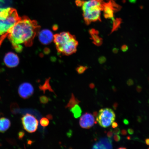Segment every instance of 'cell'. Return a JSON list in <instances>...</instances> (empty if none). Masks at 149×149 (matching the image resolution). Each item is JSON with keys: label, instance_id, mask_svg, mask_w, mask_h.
<instances>
[{"label": "cell", "instance_id": "cell-1", "mask_svg": "<svg viewBox=\"0 0 149 149\" xmlns=\"http://www.w3.org/2000/svg\"><path fill=\"white\" fill-rule=\"evenodd\" d=\"M40 29L36 20L24 16L11 29L7 36L15 50L20 53L23 50V45L27 47L32 45L33 40Z\"/></svg>", "mask_w": 149, "mask_h": 149}, {"label": "cell", "instance_id": "cell-2", "mask_svg": "<svg viewBox=\"0 0 149 149\" xmlns=\"http://www.w3.org/2000/svg\"><path fill=\"white\" fill-rule=\"evenodd\" d=\"M53 40L58 52L63 55H71L77 51L78 42L75 36L69 32L54 35Z\"/></svg>", "mask_w": 149, "mask_h": 149}, {"label": "cell", "instance_id": "cell-3", "mask_svg": "<svg viewBox=\"0 0 149 149\" xmlns=\"http://www.w3.org/2000/svg\"><path fill=\"white\" fill-rule=\"evenodd\" d=\"M103 0L83 1L81 5L84 20L87 25L92 22H101V12L104 9Z\"/></svg>", "mask_w": 149, "mask_h": 149}, {"label": "cell", "instance_id": "cell-4", "mask_svg": "<svg viewBox=\"0 0 149 149\" xmlns=\"http://www.w3.org/2000/svg\"><path fill=\"white\" fill-rule=\"evenodd\" d=\"M16 9L9 7L0 12V44L7 36L9 31L20 19Z\"/></svg>", "mask_w": 149, "mask_h": 149}, {"label": "cell", "instance_id": "cell-5", "mask_svg": "<svg viewBox=\"0 0 149 149\" xmlns=\"http://www.w3.org/2000/svg\"><path fill=\"white\" fill-rule=\"evenodd\" d=\"M96 116V120L99 124L106 128L109 127L114 122L116 115L112 109L107 108L100 109Z\"/></svg>", "mask_w": 149, "mask_h": 149}, {"label": "cell", "instance_id": "cell-6", "mask_svg": "<svg viewBox=\"0 0 149 149\" xmlns=\"http://www.w3.org/2000/svg\"><path fill=\"white\" fill-rule=\"evenodd\" d=\"M22 124L24 130L29 133H34L38 128V121L33 115L26 113L22 117Z\"/></svg>", "mask_w": 149, "mask_h": 149}, {"label": "cell", "instance_id": "cell-7", "mask_svg": "<svg viewBox=\"0 0 149 149\" xmlns=\"http://www.w3.org/2000/svg\"><path fill=\"white\" fill-rule=\"evenodd\" d=\"M104 15L106 19L113 18L114 13L120 11L122 7L117 4L113 0L104 2L103 5Z\"/></svg>", "mask_w": 149, "mask_h": 149}, {"label": "cell", "instance_id": "cell-8", "mask_svg": "<svg viewBox=\"0 0 149 149\" xmlns=\"http://www.w3.org/2000/svg\"><path fill=\"white\" fill-rule=\"evenodd\" d=\"M34 92L33 86L31 84L24 83L20 85L18 89V94L20 97L24 99L30 97Z\"/></svg>", "mask_w": 149, "mask_h": 149}, {"label": "cell", "instance_id": "cell-9", "mask_svg": "<svg viewBox=\"0 0 149 149\" xmlns=\"http://www.w3.org/2000/svg\"><path fill=\"white\" fill-rule=\"evenodd\" d=\"M96 123L94 116L87 113L84 114L80 118L79 121L80 126L84 129H89Z\"/></svg>", "mask_w": 149, "mask_h": 149}, {"label": "cell", "instance_id": "cell-10", "mask_svg": "<svg viewBox=\"0 0 149 149\" xmlns=\"http://www.w3.org/2000/svg\"><path fill=\"white\" fill-rule=\"evenodd\" d=\"M6 65L9 68L17 66L19 63V59L16 54L9 52L6 54L3 59Z\"/></svg>", "mask_w": 149, "mask_h": 149}, {"label": "cell", "instance_id": "cell-11", "mask_svg": "<svg viewBox=\"0 0 149 149\" xmlns=\"http://www.w3.org/2000/svg\"><path fill=\"white\" fill-rule=\"evenodd\" d=\"M39 39L43 44L48 45L53 41L54 36L53 33L48 29L42 30L39 31Z\"/></svg>", "mask_w": 149, "mask_h": 149}, {"label": "cell", "instance_id": "cell-12", "mask_svg": "<svg viewBox=\"0 0 149 149\" xmlns=\"http://www.w3.org/2000/svg\"><path fill=\"white\" fill-rule=\"evenodd\" d=\"M112 140L111 139L104 138L95 144L92 149H112Z\"/></svg>", "mask_w": 149, "mask_h": 149}, {"label": "cell", "instance_id": "cell-13", "mask_svg": "<svg viewBox=\"0 0 149 149\" xmlns=\"http://www.w3.org/2000/svg\"><path fill=\"white\" fill-rule=\"evenodd\" d=\"M11 126V123L8 119L4 117L0 118V132L4 133Z\"/></svg>", "mask_w": 149, "mask_h": 149}, {"label": "cell", "instance_id": "cell-14", "mask_svg": "<svg viewBox=\"0 0 149 149\" xmlns=\"http://www.w3.org/2000/svg\"><path fill=\"white\" fill-rule=\"evenodd\" d=\"M70 111L73 113L74 118H77L81 116L82 111L81 107L77 104L70 109Z\"/></svg>", "mask_w": 149, "mask_h": 149}, {"label": "cell", "instance_id": "cell-15", "mask_svg": "<svg viewBox=\"0 0 149 149\" xmlns=\"http://www.w3.org/2000/svg\"><path fill=\"white\" fill-rule=\"evenodd\" d=\"M122 23V19L120 18H116V19H113V25L112 29L110 34H111L112 33L118 30L119 28L120 27L121 24Z\"/></svg>", "mask_w": 149, "mask_h": 149}, {"label": "cell", "instance_id": "cell-16", "mask_svg": "<svg viewBox=\"0 0 149 149\" xmlns=\"http://www.w3.org/2000/svg\"><path fill=\"white\" fill-rule=\"evenodd\" d=\"M80 102L79 100H78L77 98H76L73 94H72L71 97L69 102L67 104L65 108H67V109H68V108L70 109H71L72 108L74 107L75 105L80 103Z\"/></svg>", "mask_w": 149, "mask_h": 149}, {"label": "cell", "instance_id": "cell-17", "mask_svg": "<svg viewBox=\"0 0 149 149\" xmlns=\"http://www.w3.org/2000/svg\"><path fill=\"white\" fill-rule=\"evenodd\" d=\"M48 83H49L47 82L44 85L40 87V89L41 90L43 91L44 93H45V91L47 90H49L50 91H51V92H54L52 90Z\"/></svg>", "mask_w": 149, "mask_h": 149}, {"label": "cell", "instance_id": "cell-18", "mask_svg": "<svg viewBox=\"0 0 149 149\" xmlns=\"http://www.w3.org/2000/svg\"><path fill=\"white\" fill-rule=\"evenodd\" d=\"M40 124L43 127H46L49 124V121L47 118L43 117L40 120Z\"/></svg>", "mask_w": 149, "mask_h": 149}, {"label": "cell", "instance_id": "cell-19", "mask_svg": "<svg viewBox=\"0 0 149 149\" xmlns=\"http://www.w3.org/2000/svg\"><path fill=\"white\" fill-rule=\"evenodd\" d=\"M40 100L41 103L43 104H46L49 101V99L45 96H42L40 98Z\"/></svg>", "mask_w": 149, "mask_h": 149}, {"label": "cell", "instance_id": "cell-20", "mask_svg": "<svg viewBox=\"0 0 149 149\" xmlns=\"http://www.w3.org/2000/svg\"><path fill=\"white\" fill-rule=\"evenodd\" d=\"M87 68H87V67L81 66L77 68V72L79 74L83 73Z\"/></svg>", "mask_w": 149, "mask_h": 149}, {"label": "cell", "instance_id": "cell-21", "mask_svg": "<svg viewBox=\"0 0 149 149\" xmlns=\"http://www.w3.org/2000/svg\"><path fill=\"white\" fill-rule=\"evenodd\" d=\"M102 39L100 38L96 41L93 42V43L97 46H101L102 44Z\"/></svg>", "mask_w": 149, "mask_h": 149}, {"label": "cell", "instance_id": "cell-22", "mask_svg": "<svg viewBox=\"0 0 149 149\" xmlns=\"http://www.w3.org/2000/svg\"><path fill=\"white\" fill-rule=\"evenodd\" d=\"M106 61H107V58L104 56L100 57L98 59L99 62L100 64H104V63L106 62Z\"/></svg>", "mask_w": 149, "mask_h": 149}, {"label": "cell", "instance_id": "cell-23", "mask_svg": "<svg viewBox=\"0 0 149 149\" xmlns=\"http://www.w3.org/2000/svg\"><path fill=\"white\" fill-rule=\"evenodd\" d=\"M128 49V46L127 45H123L122 46V47H121V50H122V51L124 52L127 51Z\"/></svg>", "mask_w": 149, "mask_h": 149}, {"label": "cell", "instance_id": "cell-24", "mask_svg": "<svg viewBox=\"0 0 149 149\" xmlns=\"http://www.w3.org/2000/svg\"><path fill=\"white\" fill-rule=\"evenodd\" d=\"M113 139H114L115 141L116 142L120 141L121 139V137L120 135L117 134H115L113 136Z\"/></svg>", "mask_w": 149, "mask_h": 149}, {"label": "cell", "instance_id": "cell-25", "mask_svg": "<svg viewBox=\"0 0 149 149\" xmlns=\"http://www.w3.org/2000/svg\"><path fill=\"white\" fill-rule=\"evenodd\" d=\"M113 134H114L119 135L120 133V128H115V129L113 130Z\"/></svg>", "mask_w": 149, "mask_h": 149}, {"label": "cell", "instance_id": "cell-26", "mask_svg": "<svg viewBox=\"0 0 149 149\" xmlns=\"http://www.w3.org/2000/svg\"><path fill=\"white\" fill-rule=\"evenodd\" d=\"M113 131L111 130L107 132V137L108 138H109L111 139V138L113 137Z\"/></svg>", "mask_w": 149, "mask_h": 149}, {"label": "cell", "instance_id": "cell-27", "mask_svg": "<svg viewBox=\"0 0 149 149\" xmlns=\"http://www.w3.org/2000/svg\"><path fill=\"white\" fill-rule=\"evenodd\" d=\"M127 83L129 86H131L133 85L134 81L133 80L130 79L128 80Z\"/></svg>", "mask_w": 149, "mask_h": 149}, {"label": "cell", "instance_id": "cell-28", "mask_svg": "<svg viewBox=\"0 0 149 149\" xmlns=\"http://www.w3.org/2000/svg\"><path fill=\"white\" fill-rule=\"evenodd\" d=\"M112 127L113 128H117L118 126V124L117 123L113 122L111 124Z\"/></svg>", "mask_w": 149, "mask_h": 149}, {"label": "cell", "instance_id": "cell-29", "mask_svg": "<svg viewBox=\"0 0 149 149\" xmlns=\"http://www.w3.org/2000/svg\"><path fill=\"white\" fill-rule=\"evenodd\" d=\"M127 131L125 130H123L121 132V134L123 135H126L127 134Z\"/></svg>", "mask_w": 149, "mask_h": 149}, {"label": "cell", "instance_id": "cell-30", "mask_svg": "<svg viewBox=\"0 0 149 149\" xmlns=\"http://www.w3.org/2000/svg\"><path fill=\"white\" fill-rule=\"evenodd\" d=\"M128 133L130 135H133L134 133V130L131 128H129L127 130Z\"/></svg>", "mask_w": 149, "mask_h": 149}, {"label": "cell", "instance_id": "cell-31", "mask_svg": "<svg viewBox=\"0 0 149 149\" xmlns=\"http://www.w3.org/2000/svg\"><path fill=\"white\" fill-rule=\"evenodd\" d=\"M113 53L114 54H117L118 53L119 49L116 48H114L112 50Z\"/></svg>", "mask_w": 149, "mask_h": 149}, {"label": "cell", "instance_id": "cell-32", "mask_svg": "<svg viewBox=\"0 0 149 149\" xmlns=\"http://www.w3.org/2000/svg\"><path fill=\"white\" fill-rule=\"evenodd\" d=\"M136 89L137 92H141V86H137Z\"/></svg>", "mask_w": 149, "mask_h": 149}, {"label": "cell", "instance_id": "cell-33", "mask_svg": "<svg viewBox=\"0 0 149 149\" xmlns=\"http://www.w3.org/2000/svg\"><path fill=\"white\" fill-rule=\"evenodd\" d=\"M145 142L147 145H149V139H147L145 140Z\"/></svg>", "mask_w": 149, "mask_h": 149}, {"label": "cell", "instance_id": "cell-34", "mask_svg": "<svg viewBox=\"0 0 149 149\" xmlns=\"http://www.w3.org/2000/svg\"><path fill=\"white\" fill-rule=\"evenodd\" d=\"M124 124H125L126 125H127L128 124L129 122H128V121L127 120H124Z\"/></svg>", "mask_w": 149, "mask_h": 149}, {"label": "cell", "instance_id": "cell-35", "mask_svg": "<svg viewBox=\"0 0 149 149\" xmlns=\"http://www.w3.org/2000/svg\"><path fill=\"white\" fill-rule=\"evenodd\" d=\"M24 135V133H22V132H21V133H20L19 134V137L20 138L23 137Z\"/></svg>", "mask_w": 149, "mask_h": 149}, {"label": "cell", "instance_id": "cell-36", "mask_svg": "<svg viewBox=\"0 0 149 149\" xmlns=\"http://www.w3.org/2000/svg\"><path fill=\"white\" fill-rule=\"evenodd\" d=\"M47 117H48V118L49 119H51L52 118V116L51 115H47Z\"/></svg>", "mask_w": 149, "mask_h": 149}, {"label": "cell", "instance_id": "cell-37", "mask_svg": "<svg viewBox=\"0 0 149 149\" xmlns=\"http://www.w3.org/2000/svg\"><path fill=\"white\" fill-rule=\"evenodd\" d=\"M97 114L98 113L97 112H95L94 113V115L95 116H97Z\"/></svg>", "mask_w": 149, "mask_h": 149}, {"label": "cell", "instance_id": "cell-38", "mask_svg": "<svg viewBox=\"0 0 149 149\" xmlns=\"http://www.w3.org/2000/svg\"><path fill=\"white\" fill-rule=\"evenodd\" d=\"M91 86H91V88H93V87H94V85L93 84H91Z\"/></svg>", "mask_w": 149, "mask_h": 149}, {"label": "cell", "instance_id": "cell-39", "mask_svg": "<svg viewBox=\"0 0 149 149\" xmlns=\"http://www.w3.org/2000/svg\"><path fill=\"white\" fill-rule=\"evenodd\" d=\"M118 149H127L126 148H119Z\"/></svg>", "mask_w": 149, "mask_h": 149}, {"label": "cell", "instance_id": "cell-40", "mask_svg": "<svg viewBox=\"0 0 149 149\" xmlns=\"http://www.w3.org/2000/svg\"><path fill=\"white\" fill-rule=\"evenodd\" d=\"M127 139H130V136H128V137H127Z\"/></svg>", "mask_w": 149, "mask_h": 149}, {"label": "cell", "instance_id": "cell-41", "mask_svg": "<svg viewBox=\"0 0 149 149\" xmlns=\"http://www.w3.org/2000/svg\"><path fill=\"white\" fill-rule=\"evenodd\" d=\"M107 1H112V0H107Z\"/></svg>", "mask_w": 149, "mask_h": 149}, {"label": "cell", "instance_id": "cell-42", "mask_svg": "<svg viewBox=\"0 0 149 149\" xmlns=\"http://www.w3.org/2000/svg\"><path fill=\"white\" fill-rule=\"evenodd\" d=\"M148 149H149V148H148Z\"/></svg>", "mask_w": 149, "mask_h": 149}]
</instances>
